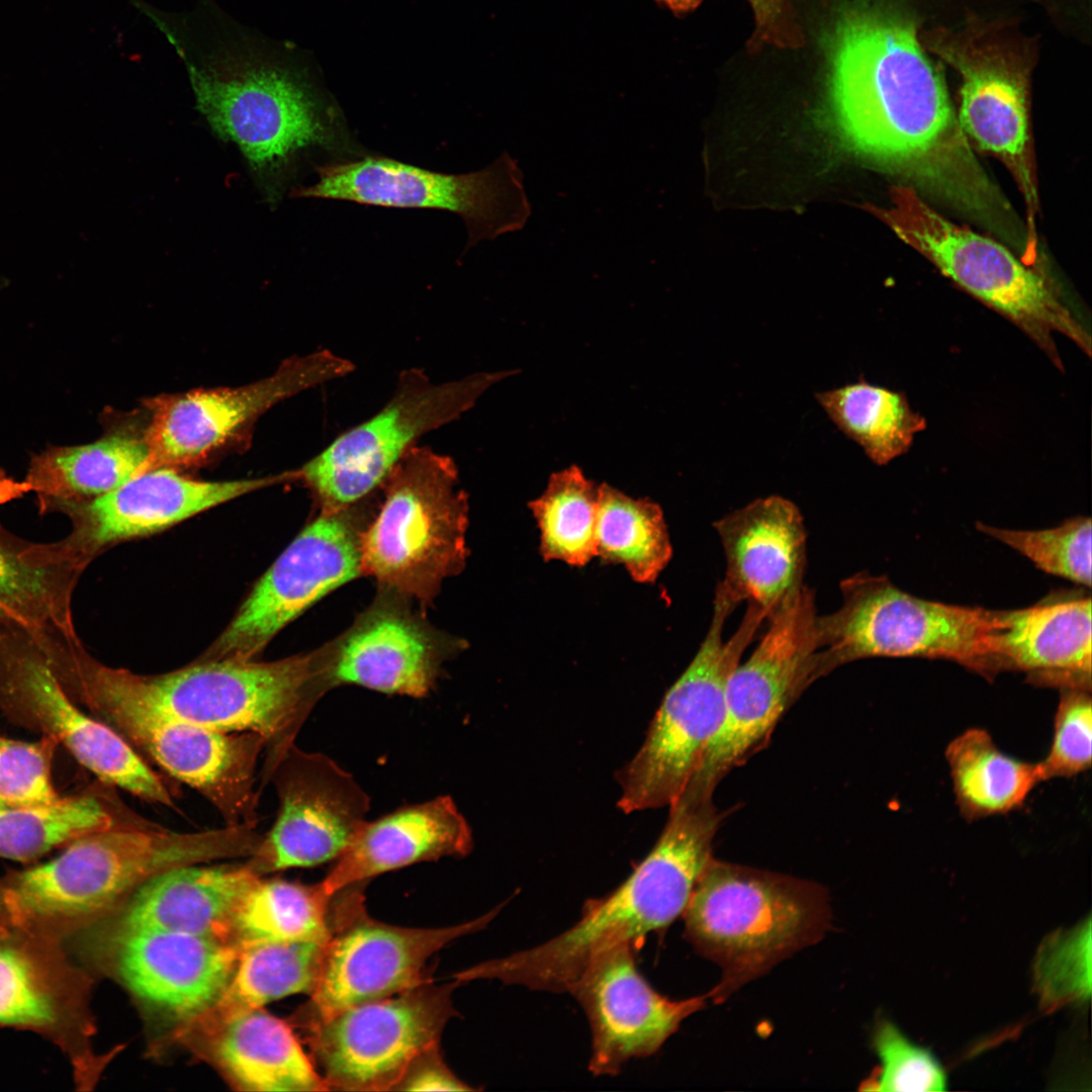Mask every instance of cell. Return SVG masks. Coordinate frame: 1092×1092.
Instances as JSON below:
<instances>
[{
    "label": "cell",
    "instance_id": "cell-32",
    "mask_svg": "<svg viewBox=\"0 0 1092 1092\" xmlns=\"http://www.w3.org/2000/svg\"><path fill=\"white\" fill-rule=\"evenodd\" d=\"M146 438L113 433L93 443L54 447L35 456L25 480L41 502L78 505L108 493L146 471Z\"/></svg>",
    "mask_w": 1092,
    "mask_h": 1092
},
{
    "label": "cell",
    "instance_id": "cell-10",
    "mask_svg": "<svg viewBox=\"0 0 1092 1092\" xmlns=\"http://www.w3.org/2000/svg\"><path fill=\"white\" fill-rule=\"evenodd\" d=\"M928 49L962 77L958 119L968 140L993 155L1014 179L1025 204L1022 260L1035 263L1038 190L1029 118L1031 58L1009 25L968 18L961 28L924 33Z\"/></svg>",
    "mask_w": 1092,
    "mask_h": 1092
},
{
    "label": "cell",
    "instance_id": "cell-21",
    "mask_svg": "<svg viewBox=\"0 0 1092 1092\" xmlns=\"http://www.w3.org/2000/svg\"><path fill=\"white\" fill-rule=\"evenodd\" d=\"M65 945L72 957L106 965L145 1002L188 1019L216 1003L240 953L217 936L120 928L99 934L82 929Z\"/></svg>",
    "mask_w": 1092,
    "mask_h": 1092
},
{
    "label": "cell",
    "instance_id": "cell-15",
    "mask_svg": "<svg viewBox=\"0 0 1092 1092\" xmlns=\"http://www.w3.org/2000/svg\"><path fill=\"white\" fill-rule=\"evenodd\" d=\"M362 900L356 891H347L333 915L331 908V932L309 994L307 1025L428 983L426 967L433 954L484 927L499 909L454 926L408 928L369 917Z\"/></svg>",
    "mask_w": 1092,
    "mask_h": 1092
},
{
    "label": "cell",
    "instance_id": "cell-30",
    "mask_svg": "<svg viewBox=\"0 0 1092 1092\" xmlns=\"http://www.w3.org/2000/svg\"><path fill=\"white\" fill-rule=\"evenodd\" d=\"M198 864L167 870L142 884L130 895L116 928L212 935L232 941L233 914L259 875L247 863Z\"/></svg>",
    "mask_w": 1092,
    "mask_h": 1092
},
{
    "label": "cell",
    "instance_id": "cell-18",
    "mask_svg": "<svg viewBox=\"0 0 1092 1092\" xmlns=\"http://www.w3.org/2000/svg\"><path fill=\"white\" fill-rule=\"evenodd\" d=\"M90 989L63 940L0 930V1028L28 1030L59 1048L80 1090L92 1088L106 1062L92 1049Z\"/></svg>",
    "mask_w": 1092,
    "mask_h": 1092
},
{
    "label": "cell",
    "instance_id": "cell-38",
    "mask_svg": "<svg viewBox=\"0 0 1092 1092\" xmlns=\"http://www.w3.org/2000/svg\"><path fill=\"white\" fill-rule=\"evenodd\" d=\"M597 556L622 564L637 582H654L672 556L659 505L630 497L608 483L599 485Z\"/></svg>",
    "mask_w": 1092,
    "mask_h": 1092
},
{
    "label": "cell",
    "instance_id": "cell-35",
    "mask_svg": "<svg viewBox=\"0 0 1092 1092\" xmlns=\"http://www.w3.org/2000/svg\"><path fill=\"white\" fill-rule=\"evenodd\" d=\"M119 811L95 794L61 797L46 805L6 807L0 811V857L29 862L89 834L151 824Z\"/></svg>",
    "mask_w": 1092,
    "mask_h": 1092
},
{
    "label": "cell",
    "instance_id": "cell-36",
    "mask_svg": "<svg viewBox=\"0 0 1092 1092\" xmlns=\"http://www.w3.org/2000/svg\"><path fill=\"white\" fill-rule=\"evenodd\" d=\"M815 398L832 423L857 443L868 457L885 465L907 452L925 420L906 397L864 380L817 392Z\"/></svg>",
    "mask_w": 1092,
    "mask_h": 1092
},
{
    "label": "cell",
    "instance_id": "cell-19",
    "mask_svg": "<svg viewBox=\"0 0 1092 1092\" xmlns=\"http://www.w3.org/2000/svg\"><path fill=\"white\" fill-rule=\"evenodd\" d=\"M0 704L15 721L53 736L103 783L175 807L145 758L113 728L83 712L35 643L0 642Z\"/></svg>",
    "mask_w": 1092,
    "mask_h": 1092
},
{
    "label": "cell",
    "instance_id": "cell-8",
    "mask_svg": "<svg viewBox=\"0 0 1092 1092\" xmlns=\"http://www.w3.org/2000/svg\"><path fill=\"white\" fill-rule=\"evenodd\" d=\"M738 605L718 583L704 641L666 692L642 746L620 774L623 811L671 805L694 775L722 723L729 677L766 619L760 608L748 604L738 629L725 641V621Z\"/></svg>",
    "mask_w": 1092,
    "mask_h": 1092
},
{
    "label": "cell",
    "instance_id": "cell-6",
    "mask_svg": "<svg viewBox=\"0 0 1092 1092\" xmlns=\"http://www.w3.org/2000/svg\"><path fill=\"white\" fill-rule=\"evenodd\" d=\"M361 542L362 572L426 608L465 566L468 500L455 462L413 447L380 486Z\"/></svg>",
    "mask_w": 1092,
    "mask_h": 1092
},
{
    "label": "cell",
    "instance_id": "cell-12",
    "mask_svg": "<svg viewBox=\"0 0 1092 1092\" xmlns=\"http://www.w3.org/2000/svg\"><path fill=\"white\" fill-rule=\"evenodd\" d=\"M817 616L814 592L804 584L767 618L761 641L729 677L722 723L680 796L713 800L719 783L767 744L782 716L816 680Z\"/></svg>",
    "mask_w": 1092,
    "mask_h": 1092
},
{
    "label": "cell",
    "instance_id": "cell-31",
    "mask_svg": "<svg viewBox=\"0 0 1092 1092\" xmlns=\"http://www.w3.org/2000/svg\"><path fill=\"white\" fill-rule=\"evenodd\" d=\"M196 1019L211 1034L213 1059L242 1089L329 1090L290 1026L262 1008Z\"/></svg>",
    "mask_w": 1092,
    "mask_h": 1092
},
{
    "label": "cell",
    "instance_id": "cell-45",
    "mask_svg": "<svg viewBox=\"0 0 1092 1092\" xmlns=\"http://www.w3.org/2000/svg\"><path fill=\"white\" fill-rule=\"evenodd\" d=\"M755 17L751 44H770L781 49L801 46L802 34L794 21L787 0H748Z\"/></svg>",
    "mask_w": 1092,
    "mask_h": 1092
},
{
    "label": "cell",
    "instance_id": "cell-22",
    "mask_svg": "<svg viewBox=\"0 0 1092 1092\" xmlns=\"http://www.w3.org/2000/svg\"><path fill=\"white\" fill-rule=\"evenodd\" d=\"M276 820L250 855L257 875L336 860L365 824L369 797L332 758L293 744L274 767Z\"/></svg>",
    "mask_w": 1092,
    "mask_h": 1092
},
{
    "label": "cell",
    "instance_id": "cell-47",
    "mask_svg": "<svg viewBox=\"0 0 1092 1092\" xmlns=\"http://www.w3.org/2000/svg\"><path fill=\"white\" fill-rule=\"evenodd\" d=\"M29 491L31 488L26 481H17L0 473V506L21 497Z\"/></svg>",
    "mask_w": 1092,
    "mask_h": 1092
},
{
    "label": "cell",
    "instance_id": "cell-23",
    "mask_svg": "<svg viewBox=\"0 0 1092 1092\" xmlns=\"http://www.w3.org/2000/svg\"><path fill=\"white\" fill-rule=\"evenodd\" d=\"M412 604L380 588L345 633L321 647L329 689L356 685L413 698L430 694L443 663L463 646L433 627Z\"/></svg>",
    "mask_w": 1092,
    "mask_h": 1092
},
{
    "label": "cell",
    "instance_id": "cell-7",
    "mask_svg": "<svg viewBox=\"0 0 1092 1092\" xmlns=\"http://www.w3.org/2000/svg\"><path fill=\"white\" fill-rule=\"evenodd\" d=\"M131 685L161 708L222 732H250L265 742L262 785L328 689L322 649L270 662L212 658L160 673L127 670Z\"/></svg>",
    "mask_w": 1092,
    "mask_h": 1092
},
{
    "label": "cell",
    "instance_id": "cell-39",
    "mask_svg": "<svg viewBox=\"0 0 1092 1092\" xmlns=\"http://www.w3.org/2000/svg\"><path fill=\"white\" fill-rule=\"evenodd\" d=\"M545 560L583 566L597 556L599 485L576 465L554 472L544 492L529 503Z\"/></svg>",
    "mask_w": 1092,
    "mask_h": 1092
},
{
    "label": "cell",
    "instance_id": "cell-34",
    "mask_svg": "<svg viewBox=\"0 0 1092 1092\" xmlns=\"http://www.w3.org/2000/svg\"><path fill=\"white\" fill-rule=\"evenodd\" d=\"M333 898L321 882L304 885L258 878L233 914L231 940L240 948L259 942L325 943L331 932Z\"/></svg>",
    "mask_w": 1092,
    "mask_h": 1092
},
{
    "label": "cell",
    "instance_id": "cell-43",
    "mask_svg": "<svg viewBox=\"0 0 1092 1092\" xmlns=\"http://www.w3.org/2000/svg\"><path fill=\"white\" fill-rule=\"evenodd\" d=\"M56 738L34 742L0 737V801L8 807L46 805L61 798L54 788L51 764Z\"/></svg>",
    "mask_w": 1092,
    "mask_h": 1092
},
{
    "label": "cell",
    "instance_id": "cell-26",
    "mask_svg": "<svg viewBox=\"0 0 1092 1092\" xmlns=\"http://www.w3.org/2000/svg\"><path fill=\"white\" fill-rule=\"evenodd\" d=\"M292 480V473L252 479L205 481L157 467L116 489L83 504L77 532L70 537L80 552L156 533L220 504L268 485Z\"/></svg>",
    "mask_w": 1092,
    "mask_h": 1092
},
{
    "label": "cell",
    "instance_id": "cell-5",
    "mask_svg": "<svg viewBox=\"0 0 1092 1092\" xmlns=\"http://www.w3.org/2000/svg\"><path fill=\"white\" fill-rule=\"evenodd\" d=\"M682 915L688 940L722 969L715 1002L817 942L831 917L818 884L714 857Z\"/></svg>",
    "mask_w": 1092,
    "mask_h": 1092
},
{
    "label": "cell",
    "instance_id": "cell-20",
    "mask_svg": "<svg viewBox=\"0 0 1092 1092\" xmlns=\"http://www.w3.org/2000/svg\"><path fill=\"white\" fill-rule=\"evenodd\" d=\"M354 368L350 360L323 349L289 358L270 376L248 385L156 397L149 403L146 470L200 462L270 407Z\"/></svg>",
    "mask_w": 1092,
    "mask_h": 1092
},
{
    "label": "cell",
    "instance_id": "cell-4",
    "mask_svg": "<svg viewBox=\"0 0 1092 1092\" xmlns=\"http://www.w3.org/2000/svg\"><path fill=\"white\" fill-rule=\"evenodd\" d=\"M55 671L72 698L120 734L169 776L200 793L226 825L257 822L256 770L264 740L250 732H222L184 720L139 692L126 669L105 665L79 645Z\"/></svg>",
    "mask_w": 1092,
    "mask_h": 1092
},
{
    "label": "cell",
    "instance_id": "cell-27",
    "mask_svg": "<svg viewBox=\"0 0 1092 1092\" xmlns=\"http://www.w3.org/2000/svg\"><path fill=\"white\" fill-rule=\"evenodd\" d=\"M726 557L720 581L766 619L803 585L807 533L799 508L780 495L757 498L713 524Z\"/></svg>",
    "mask_w": 1092,
    "mask_h": 1092
},
{
    "label": "cell",
    "instance_id": "cell-29",
    "mask_svg": "<svg viewBox=\"0 0 1092 1092\" xmlns=\"http://www.w3.org/2000/svg\"><path fill=\"white\" fill-rule=\"evenodd\" d=\"M472 843L470 827L454 801L440 796L366 821L321 883L329 896H335L386 872L464 856Z\"/></svg>",
    "mask_w": 1092,
    "mask_h": 1092
},
{
    "label": "cell",
    "instance_id": "cell-25",
    "mask_svg": "<svg viewBox=\"0 0 1092 1092\" xmlns=\"http://www.w3.org/2000/svg\"><path fill=\"white\" fill-rule=\"evenodd\" d=\"M1091 596L1057 590L1033 606L992 610L989 678L1021 671L1029 682L1091 691Z\"/></svg>",
    "mask_w": 1092,
    "mask_h": 1092
},
{
    "label": "cell",
    "instance_id": "cell-48",
    "mask_svg": "<svg viewBox=\"0 0 1092 1092\" xmlns=\"http://www.w3.org/2000/svg\"><path fill=\"white\" fill-rule=\"evenodd\" d=\"M660 5L669 9L675 15H681L695 10L702 0H656Z\"/></svg>",
    "mask_w": 1092,
    "mask_h": 1092
},
{
    "label": "cell",
    "instance_id": "cell-49",
    "mask_svg": "<svg viewBox=\"0 0 1092 1092\" xmlns=\"http://www.w3.org/2000/svg\"><path fill=\"white\" fill-rule=\"evenodd\" d=\"M6 807H8V806H6L3 802L0 801V811L3 810Z\"/></svg>",
    "mask_w": 1092,
    "mask_h": 1092
},
{
    "label": "cell",
    "instance_id": "cell-11",
    "mask_svg": "<svg viewBox=\"0 0 1092 1092\" xmlns=\"http://www.w3.org/2000/svg\"><path fill=\"white\" fill-rule=\"evenodd\" d=\"M890 204L872 207L905 244L963 289L1026 332L1059 363L1053 333L1090 355L1091 341L1052 283L1006 247L937 212L912 186H895Z\"/></svg>",
    "mask_w": 1092,
    "mask_h": 1092
},
{
    "label": "cell",
    "instance_id": "cell-14",
    "mask_svg": "<svg viewBox=\"0 0 1092 1092\" xmlns=\"http://www.w3.org/2000/svg\"><path fill=\"white\" fill-rule=\"evenodd\" d=\"M299 197L398 208L448 210L464 219L469 246L523 229L531 214L523 173L508 153L486 168L443 174L386 158L332 164Z\"/></svg>",
    "mask_w": 1092,
    "mask_h": 1092
},
{
    "label": "cell",
    "instance_id": "cell-37",
    "mask_svg": "<svg viewBox=\"0 0 1092 1092\" xmlns=\"http://www.w3.org/2000/svg\"><path fill=\"white\" fill-rule=\"evenodd\" d=\"M325 943L259 942L240 948L232 978L216 1003L200 1016L221 1017L262 1008L313 989Z\"/></svg>",
    "mask_w": 1092,
    "mask_h": 1092
},
{
    "label": "cell",
    "instance_id": "cell-44",
    "mask_svg": "<svg viewBox=\"0 0 1092 1092\" xmlns=\"http://www.w3.org/2000/svg\"><path fill=\"white\" fill-rule=\"evenodd\" d=\"M1060 691L1051 748L1037 762L1042 781L1072 778L1091 767V691L1082 688Z\"/></svg>",
    "mask_w": 1092,
    "mask_h": 1092
},
{
    "label": "cell",
    "instance_id": "cell-13",
    "mask_svg": "<svg viewBox=\"0 0 1092 1092\" xmlns=\"http://www.w3.org/2000/svg\"><path fill=\"white\" fill-rule=\"evenodd\" d=\"M509 371L478 372L435 383L418 369L403 371L388 401L348 429L295 470L321 511L348 508L379 490L426 434L460 418Z\"/></svg>",
    "mask_w": 1092,
    "mask_h": 1092
},
{
    "label": "cell",
    "instance_id": "cell-42",
    "mask_svg": "<svg viewBox=\"0 0 1092 1092\" xmlns=\"http://www.w3.org/2000/svg\"><path fill=\"white\" fill-rule=\"evenodd\" d=\"M874 1046L881 1060L878 1075L862 1084L871 1091H944L945 1074L927 1051L909 1041L891 1022L876 1028Z\"/></svg>",
    "mask_w": 1092,
    "mask_h": 1092
},
{
    "label": "cell",
    "instance_id": "cell-33",
    "mask_svg": "<svg viewBox=\"0 0 1092 1092\" xmlns=\"http://www.w3.org/2000/svg\"><path fill=\"white\" fill-rule=\"evenodd\" d=\"M956 803L969 820L1018 809L1042 782L1037 763L1002 752L984 729L972 728L945 750Z\"/></svg>",
    "mask_w": 1092,
    "mask_h": 1092
},
{
    "label": "cell",
    "instance_id": "cell-9",
    "mask_svg": "<svg viewBox=\"0 0 1092 1092\" xmlns=\"http://www.w3.org/2000/svg\"><path fill=\"white\" fill-rule=\"evenodd\" d=\"M840 590V608L817 616L816 679L869 657L947 659L988 677L992 610L924 600L867 572Z\"/></svg>",
    "mask_w": 1092,
    "mask_h": 1092
},
{
    "label": "cell",
    "instance_id": "cell-17",
    "mask_svg": "<svg viewBox=\"0 0 1092 1092\" xmlns=\"http://www.w3.org/2000/svg\"><path fill=\"white\" fill-rule=\"evenodd\" d=\"M453 987L428 982L307 1025L329 1090L396 1089L419 1059L437 1050L454 1014Z\"/></svg>",
    "mask_w": 1092,
    "mask_h": 1092
},
{
    "label": "cell",
    "instance_id": "cell-28",
    "mask_svg": "<svg viewBox=\"0 0 1092 1092\" xmlns=\"http://www.w3.org/2000/svg\"><path fill=\"white\" fill-rule=\"evenodd\" d=\"M86 561L69 538L34 544L0 527V642L24 639L47 652L80 643L71 597Z\"/></svg>",
    "mask_w": 1092,
    "mask_h": 1092
},
{
    "label": "cell",
    "instance_id": "cell-40",
    "mask_svg": "<svg viewBox=\"0 0 1092 1092\" xmlns=\"http://www.w3.org/2000/svg\"><path fill=\"white\" fill-rule=\"evenodd\" d=\"M977 529L1018 551L1042 571L1090 588L1089 517H1074L1058 527L1036 531L1001 529L980 522Z\"/></svg>",
    "mask_w": 1092,
    "mask_h": 1092
},
{
    "label": "cell",
    "instance_id": "cell-1",
    "mask_svg": "<svg viewBox=\"0 0 1092 1092\" xmlns=\"http://www.w3.org/2000/svg\"><path fill=\"white\" fill-rule=\"evenodd\" d=\"M831 106L841 138L859 156L985 219L1003 207L907 13L860 12L841 26Z\"/></svg>",
    "mask_w": 1092,
    "mask_h": 1092
},
{
    "label": "cell",
    "instance_id": "cell-46",
    "mask_svg": "<svg viewBox=\"0 0 1092 1092\" xmlns=\"http://www.w3.org/2000/svg\"><path fill=\"white\" fill-rule=\"evenodd\" d=\"M434 1050L419 1059L408 1070L398 1089L407 1091H467V1084L455 1077Z\"/></svg>",
    "mask_w": 1092,
    "mask_h": 1092
},
{
    "label": "cell",
    "instance_id": "cell-3",
    "mask_svg": "<svg viewBox=\"0 0 1092 1092\" xmlns=\"http://www.w3.org/2000/svg\"><path fill=\"white\" fill-rule=\"evenodd\" d=\"M723 816L713 800H676L648 855L605 897L588 900L577 922L546 942L480 963L460 982L494 979L533 990L567 992L588 963L622 943L638 950L646 936L680 916L710 861Z\"/></svg>",
    "mask_w": 1092,
    "mask_h": 1092
},
{
    "label": "cell",
    "instance_id": "cell-2",
    "mask_svg": "<svg viewBox=\"0 0 1092 1092\" xmlns=\"http://www.w3.org/2000/svg\"><path fill=\"white\" fill-rule=\"evenodd\" d=\"M138 7L163 32L186 68L197 109L218 138L234 143L268 185L299 151L330 131L306 86L283 67L258 32L212 0L186 12Z\"/></svg>",
    "mask_w": 1092,
    "mask_h": 1092
},
{
    "label": "cell",
    "instance_id": "cell-16",
    "mask_svg": "<svg viewBox=\"0 0 1092 1092\" xmlns=\"http://www.w3.org/2000/svg\"><path fill=\"white\" fill-rule=\"evenodd\" d=\"M372 494L306 525L255 584L204 659H253L288 623L362 572Z\"/></svg>",
    "mask_w": 1092,
    "mask_h": 1092
},
{
    "label": "cell",
    "instance_id": "cell-41",
    "mask_svg": "<svg viewBox=\"0 0 1092 1092\" xmlns=\"http://www.w3.org/2000/svg\"><path fill=\"white\" fill-rule=\"evenodd\" d=\"M1035 987L1046 1006L1084 1001L1091 993V920L1054 933L1034 965Z\"/></svg>",
    "mask_w": 1092,
    "mask_h": 1092
},
{
    "label": "cell",
    "instance_id": "cell-24",
    "mask_svg": "<svg viewBox=\"0 0 1092 1092\" xmlns=\"http://www.w3.org/2000/svg\"><path fill=\"white\" fill-rule=\"evenodd\" d=\"M638 949L622 943L601 952L567 992L583 1008L592 1031L588 1069L614 1076L631 1059L655 1054L708 994L684 1000L661 995L636 966Z\"/></svg>",
    "mask_w": 1092,
    "mask_h": 1092
}]
</instances>
